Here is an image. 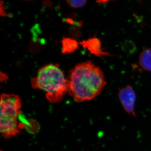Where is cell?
Wrapping results in <instances>:
<instances>
[{
    "mask_svg": "<svg viewBox=\"0 0 151 151\" xmlns=\"http://www.w3.org/2000/svg\"><path fill=\"white\" fill-rule=\"evenodd\" d=\"M119 99L125 111L130 115L134 116L136 94L132 86H127L119 89Z\"/></svg>",
    "mask_w": 151,
    "mask_h": 151,
    "instance_id": "cell-4",
    "label": "cell"
},
{
    "mask_svg": "<svg viewBox=\"0 0 151 151\" xmlns=\"http://www.w3.org/2000/svg\"><path fill=\"white\" fill-rule=\"evenodd\" d=\"M68 80L58 64H50L41 68L36 76L32 78L34 89L46 92L47 100L55 103L62 100L68 89Z\"/></svg>",
    "mask_w": 151,
    "mask_h": 151,
    "instance_id": "cell-2",
    "label": "cell"
},
{
    "mask_svg": "<svg viewBox=\"0 0 151 151\" xmlns=\"http://www.w3.org/2000/svg\"><path fill=\"white\" fill-rule=\"evenodd\" d=\"M111 0H97V2L98 3H101V4H106Z\"/></svg>",
    "mask_w": 151,
    "mask_h": 151,
    "instance_id": "cell-9",
    "label": "cell"
},
{
    "mask_svg": "<svg viewBox=\"0 0 151 151\" xmlns=\"http://www.w3.org/2000/svg\"><path fill=\"white\" fill-rule=\"evenodd\" d=\"M139 64L143 70L151 71V48H146L142 52L139 57Z\"/></svg>",
    "mask_w": 151,
    "mask_h": 151,
    "instance_id": "cell-6",
    "label": "cell"
},
{
    "mask_svg": "<svg viewBox=\"0 0 151 151\" xmlns=\"http://www.w3.org/2000/svg\"><path fill=\"white\" fill-rule=\"evenodd\" d=\"M22 101L18 95L2 94L0 103V132L4 138L15 136L19 132L18 118Z\"/></svg>",
    "mask_w": 151,
    "mask_h": 151,
    "instance_id": "cell-3",
    "label": "cell"
},
{
    "mask_svg": "<svg viewBox=\"0 0 151 151\" xmlns=\"http://www.w3.org/2000/svg\"><path fill=\"white\" fill-rule=\"evenodd\" d=\"M68 92L78 102L98 96L106 85L102 70L90 61L81 63L70 71Z\"/></svg>",
    "mask_w": 151,
    "mask_h": 151,
    "instance_id": "cell-1",
    "label": "cell"
},
{
    "mask_svg": "<svg viewBox=\"0 0 151 151\" xmlns=\"http://www.w3.org/2000/svg\"><path fill=\"white\" fill-rule=\"evenodd\" d=\"M63 53H71L77 49L78 43L77 41L69 38H64L62 40Z\"/></svg>",
    "mask_w": 151,
    "mask_h": 151,
    "instance_id": "cell-7",
    "label": "cell"
},
{
    "mask_svg": "<svg viewBox=\"0 0 151 151\" xmlns=\"http://www.w3.org/2000/svg\"><path fill=\"white\" fill-rule=\"evenodd\" d=\"M80 44L87 49L92 54L98 57L110 55L109 53L103 51L101 41L96 37H93L86 40H83Z\"/></svg>",
    "mask_w": 151,
    "mask_h": 151,
    "instance_id": "cell-5",
    "label": "cell"
},
{
    "mask_svg": "<svg viewBox=\"0 0 151 151\" xmlns=\"http://www.w3.org/2000/svg\"><path fill=\"white\" fill-rule=\"evenodd\" d=\"M67 4L71 7L78 8L86 4V0H66Z\"/></svg>",
    "mask_w": 151,
    "mask_h": 151,
    "instance_id": "cell-8",
    "label": "cell"
},
{
    "mask_svg": "<svg viewBox=\"0 0 151 151\" xmlns=\"http://www.w3.org/2000/svg\"><path fill=\"white\" fill-rule=\"evenodd\" d=\"M3 76H1V79H2V81H5V80H6L7 78V76L5 74H4V73H2Z\"/></svg>",
    "mask_w": 151,
    "mask_h": 151,
    "instance_id": "cell-10",
    "label": "cell"
}]
</instances>
